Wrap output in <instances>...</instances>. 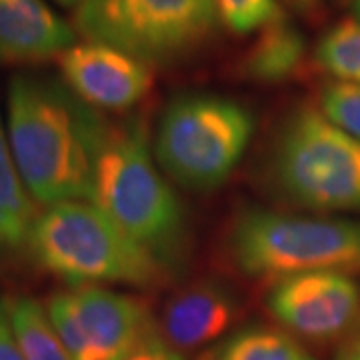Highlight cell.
<instances>
[{
	"label": "cell",
	"mask_w": 360,
	"mask_h": 360,
	"mask_svg": "<svg viewBox=\"0 0 360 360\" xmlns=\"http://www.w3.org/2000/svg\"><path fill=\"white\" fill-rule=\"evenodd\" d=\"M238 302L226 286L198 283L180 290L162 310V336L176 350H193L217 340L232 326Z\"/></svg>",
	"instance_id": "obj_12"
},
{
	"label": "cell",
	"mask_w": 360,
	"mask_h": 360,
	"mask_svg": "<svg viewBox=\"0 0 360 360\" xmlns=\"http://www.w3.org/2000/svg\"><path fill=\"white\" fill-rule=\"evenodd\" d=\"M26 240L40 266L72 288L150 286L162 278V260L90 200L49 206L34 219Z\"/></svg>",
	"instance_id": "obj_2"
},
{
	"label": "cell",
	"mask_w": 360,
	"mask_h": 360,
	"mask_svg": "<svg viewBox=\"0 0 360 360\" xmlns=\"http://www.w3.org/2000/svg\"><path fill=\"white\" fill-rule=\"evenodd\" d=\"M60 70L68 89L92 108H130L153 86L148 65L98 42L75 44L60 54Z\"/></svg>",
	"instance_id": "obj_10"
},
{
	"label": "cell",
	"mask_w": 360,
	"mask_h": 360,
	"mask_svg": "<svg viewBox=\"0 0 360 360\" xmlns=\"http://www.w3.org/2000/svg\"><path fill=\"white\" fill-rule=\"evenodd\" d=\"M340 360H360V333L359 336L354 338V342L348 347V350L342 354V359Z\"/></svg>",
	"instance_id": "obj_22"
},
{
	"label": "cell",
	"mask_w": 360,
	"mask_h": 360,
	"mask_svg": "<svg viewBox=\"0 0 360 360\" xmlns=\"http://www.w3.org/2000/svg\"><path fill=\"white\" fill-rule=\"evenodd\" d=\"M272 170L292 202L314 210H360V141L322 112L300 108L284 122Z\"/></svg>",
	"instance_id": "obj_7"
},
{
	"label": "cell",
	"mask_w": 360,
	"mask_h": 360,
	"mask_svg": "<svg viewBox=\"0 0 360 360\" xmlns=\"http://www.w3.org/2000/svg\"><path fill=\"white\" fill-rule=\"evenodd\" d=\"M296 2H298V4H300L302 8H307V6H310V4H314L316 0H296Z\"/></svg>",
	"instance_id": "obj_24"
},
{
	"label": "cell",
	"mask_w": 360,
	"mask_h": 360,
	"mask_svg": "<svg viewBox=\"0 0 360 360\" xmlns=\"http://www.w3.org/2000/svg\"><path fill=\"white\" fill-rule=\"evenodd\" d=\"M307 51L302 32L284 16L260 28L257 42L243 58V72L257 82H283L290 78L300 66Z\"/></svg>",
	"instance_id": "obj_13"
},
{
	"label": "cell",
	"mask_w": 360,
	"mask_h": 360,
	"mask_svg": "<svg viewBox=\"0 0 360 360\" xmlns=\"http://www.w3.org/2000/svg\"><path fill=\"white\" fill-rule=\"evenodd\" d=\"M354 13H356V18L360 20V0H356V4H354Z\"/></svg>",
	"instance_id": "obj_25"
},
{
	"label": "cell",
	"mask_w": 360,
	"mask_h": 360,
	"mask_svg": "<svg viewBox=\"0 0 360 360\" xmlns=\"http://www.w3.org/2000/svg\"><path fill=\"white\" fill-rule=\"evenodd\" d=\"M322 70L340 82L360 84V20H342L333 26L314 52Z\"/></svg>",
	"instance_id": "obj_17"
},
{
	"label": "cell",
	"mask_w": 360,
	"mask_h": 360,
	"mask_svg": "<svg viewBox=\"0 0 360 360\" xmlns=\"http://www.w3.org/2000/svg\"><path fill=\"white\" fill-rule=\"evenodd\" d=\"M232 260L248 276L360 272V222L246 210L229 236Z\"/></svg>",
	"instance_id": "obj_5"
},
{
	"label": "cell",
	"mask_w": 360,
	"mask_h": 360,
	"mask_svg": "<svg viewBox=\"0 0 360 360\" xmlns=\"http://www.w3.org/2000/svg\"><path fill=\"white\" fill-rule=\"evenodd\" d=\"M58 4H63V6H78L82 0H56Z\"/></svg>",
	"instance_id": "obj_23"
},
{
	"label": "cell",
	"mask_w": 360,
	"mask_h": 360,
	"mask_svg": "<svg viewBox=\"0 0 360 360\" xmlns=\"http://www.w3.org/2000/svg\"><path fill=\"white\" fill-rule=\"evenodd\" d=\"M129 360H186L182 356V352L176 350L174 347H170L165 336L158 335L156 328L150 335L144 338L141 347L132 352V356Z\"/></svg>",
	"instance_id": "obj_20"
},
{
	"label": "cell",
	"mask_w": 360,
	"mask_h": 360,
	"mask_svg": "<svg viewBox=\"0 0 360 360\" xmlns=\"http://www.w3.org/2000/svg\"><path fill=\"white\" fill-rule=\"evenodd\" d=\"M6 132L18 174L40 205L90 200L101 115L58 80L16 75L8 86Z\"/></svg>",
	"instance_id": "obj_1"
},
{
	"label": "cell",
	"mask_w": 360,
	"mask_h": 360,
	"mask_svg": "<svg viewBox=\"0 0 360 360\" xmlns=\"http://www.w3.org/2000/svg\"><path fill=\"white\" fill-rule=\"evenodd\" d=\"M8 314L14 336L25 360H72L66 352L60 336L46 307L28 296L8 300Z\"/></svg>",
	"instance_id": "obj_15"
},
{
	"label": "cell",
	"mask_w": 360,
	"mask_h": 360,
	"mask_svg": "<svg viewBox=\"0 0 360 360\" xmlns=\"http://www.w3.org/2000/svg\"><path fill=\"white\" fill-rule=\"evenodd\" d=\"M34 219L32 196L18 174L8 132L0 118V246L22 245Z\"/></svg>",
	"instance_id": "obj_14"
},
{
	"label": "cell",
	"mask_w": 360,
	"mask_h": 360,
	"mask_svg": "<svg viewBox=\"0 0 360 360\" xmlns=\"http://www.w3.org/2000/svg\"><path fill=\"white\" fill-rule=\"evenodd\" d=\"M75 44V28L44 0H0V63L44 60Z\"/></svg>",
	"instance_id": "obj_11"
},
{
	"label": "cell",
	"mask_w": 360,
	"mask_h": 360,
	"mask_svg": "<svg viewBox=\"0 0 360 360\" xmlns=\"http://www.w3.org/2000/svg\"><path fill=\"white\" fill-rule=\"evenodd\" d=\"M46 310L72 360H129L156 328L141 300L96 284L56 292Z\"/></svg>",
	"instance_id": "obj_8"
},
{
	"label": "cell",
	"mask_w": 360,
	"mask_h": 360,
	"mask_svg": "<svg viewBox=\"0 0 360 360\" xmlns=\"http://www.w3.org/2000/svg\"><path fill=\"white\" fill-rule=\"evenodd\" d=\"M252 130V115L232 98L208 92L180 94L158 120L155 158L180 186L212 191L240 162Z\"/></svg>",
	"instance_id": "obj_4"
},
{
	"label": "cell",
	"mask_w": 360,
	"mask_h": 360,
	"mask_svg": "<svg viewBox=\"0 0 360 360\" xmlns=\"http://www.w3.org/2000/svg\"><path fill=\"white\" fill-rule=\"evenodd\" d=\"M219 14L217 0H82L77 26L89 42L162 65L198 49Z\"/></svg>",
	"instance_id": "obj_6"
},
{
	"label": "cell",
	"mask_w": 360,
	"mask_h": 360,
	"mask_svg": "<svg viewBox=\"0 0 360 360\" xmlns=\"http://www.w3.org/2000/svg\"><path fill=\"white\" fill-rule=\"evenodd\" d=\"M212 360H316L284 333L248 328L229 338Z\"/></svg>",
	"instance_id": "obj_16"
},
{
	"label": "cell",
	"mask_w": 360,
	"mask_h": 360,
	"mask_svg": "<svg viewBox=\"0 0 360 360\" xmlns=\"http://www.w3.org/2000/svg\"><path fill=\"white\" fill-rule=\"evenodd\" d=\"M270 314L316 342L342 336L360 312V284L347 272H302L281 278L269 296Z\"/></svg>",
	"instance_id": "obj_9"
},
{
	"label": "cell",
	"mask_w": 360,
	"mask_h": 360,
	"mask_svg": "<svg viewBox=\"0 0 360 360\" xmlns=\"http://www.w3.org/2000/svg\"><path fill=\"white\" fill-rule=\"evenodd\" d=\"M90 202L158 258L176 252L184 240L182 205L160 174L139 120L106 122L94 155Z\"/></svg>",
	"instance_id": "obj_3"
},
{
	"label": "cell",
	"mask_w": 360,
	"mask_h": 360,
	"mask_svg": "<svg viewBox=\"0 0 360 360\" xmlns=\"http://www.w3.org/2000/svg\"><path fill=\"white\" fill-rule=\"evenodd\" d=\"M321 112L335 127L360 141V84L336 82L326 86L321 98Z\"/></svg>",
	"instance_id": "obj_18"
},
{
	"label": "cell",
	"mask_w": 360,
	"mask_h": 360,
	"mask_svg": "<svg viewBox=\"0 0 360 360\" xmlns=\"http://www.w3.org/2000/svg\"><path fill=\"white\" fill-rule=\"evenodd\" d=\"M0 360H25L11 324L8 300L4 298H0Z\"/></svg>",
	"instance_id": "obj_21"
},
{
	"label": "cell",
	"mask_w": 360,
	"mask_h": 360,
	"mask_svg": "<svg viewBox=\"0 0 360 360\" xmlns=\"http://www.w3.org/2000/svg\"><path fill=\"white\" fill-rule=\"evenodd\" d=\"M220 16L238 34L260 30L284 16L276 0H217Z\"/></svg>",
	"instance_id": "obj_19"
}]
</instances>
